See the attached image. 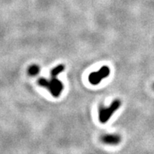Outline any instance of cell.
<instances>
[{"label":"cell","mask_w":154,"mask_h":154,"mask_svg":"<svg viewBox=\"0 0 154 154\" xmlns=\"http://www.w3.org/2000/svg\"><path fill=\"white\" fill-rule=\"evenodd\" d=\"M38 84L48 90L52 94V96L54 97H58L61 95L63 88H64L62 83L59 79H57L56 77L51 78V80H47L44 78H40L38 80Z\"/></svg>","instance_id":"6da1fadb"},{"label":"cell","mask_w":154,"mask_h":154,"mask_svg":"<svg viewBox=\"0 0 154 154\" xmlns=\"http://www.w3.org/2000/svg\"><path fill=\"white\" fill-rule=\"evenodd\" d=\"M121 106V101L120 100H114L109 106L108 107H102L99 110V120L101 124H106L109 120L114 112L120 108Z\"/></svg>","instance_id":"7a4b0ae2"},{"label":"cell","mask_w":154,"mask_h":154,"mask_svg":"<svg viewBox=\"0 0 154 154\" xmlns=\"http://www.w3.org/2000/svg\"><path fill=\"white\" fill-rule=\"evenodd\" d=\"M109 74V68L107 67V66H103V67H101L99 69V71L91 73L89 75V77H88V79H89V82L91 84L97 85L101 81V79L106 78Z\"/></svg>","instance_id":"3957f363"},{"label":"cell","mask_w":154,"mask_h":154,"mask_svg":"<svg viewBox=\"0 0 154 154\" xmlns=\"http://www.w3.org/2000/svg\"><path fill=\"white\" fill-rule=\"evenodd\" d=\"M101 141L104 144L106 145H118L121 142V137L119 134H105L101 136Z\"/></svg>","instance_id":"277c9868"},{"label":"cell","mask_w":154,"mask_h":154,"mask_svg":"<svg viewBox=\"0 0 154 154\" xmlns=\"http://www.w3.org/2000/svg\"><path fill=\"white\" fill-rule=\"evenodd\" d=\"M65 66L62 64L61 65H58L57 66H56L55 68H54L51 72V78H55V77L57 76V75H59L60 73L62 72L64 70H65Z\"/></svg>","instance_id":"5b68a950"},{"label":"cell","mask_w":154,"mask_h":154,"mask_svg":"<svg viewBox=\"0 0 154 154\" xmlns=\"http://www.w3.org/2000/svg\"><path fill=\"white\" fill-rule=\"evenodd\" d=\"M40 71L39 67L37 65H31L29 69V74L30 75H37Z\"/></svg>","instance_id":"8992f818"}]
</instances>
